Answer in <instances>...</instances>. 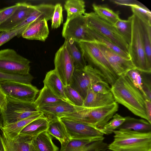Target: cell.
Here are the masks:
<instances>
[{"label": "cell", "mask_w": 151, "mask_h": 151, "mask_svg": "<svg viewBox=\"0 0 151 151\" xmlns=\"http://www.w3.org/2000/svg\"><path fill=\"white\" fill-rule=\"evenodd\" d=\"M63 8L61 4L57 3L55 6V9L52 19L51 27L52 29L58 28L63 21Z\"/></svg>", "instance_id": "40"}, {"label": "cell", "mask_w": 151, "mask_h": 151, "mask_svg": "<svg viewBox=\"0 0 151 151\" xmlns=\"http://www.w3.org/2000/svg\"><path fill=\"white\" fill-rule=\"evenodd\" d=\"M145 108L148 122L151 124V100L147 99L145 100Z\"/></svg>", "instance_id": "45"}, {"label": "cell", "mask_w": 151, "mask_h": 151, "mask_svg": "<svg viewBox=\"0 0 151 151\" xmlns=\"http://www.w3.org/2000/svg\"><path fill=\"white\" fill-rule=\"evenodd\" d=\"M61 145L60 151H105L107 149L108 145L104 140L70 139Z\"/></svg>", "instance_id": "15"}, {"label": "cell", "mask_w": 151, "mask_h": 151, "mask_svg": "<svg viewBox=\"0 0 151 151\" xmlns=\"http://www.w3.org/2000/svg\"><path fill=\"white\" fill-rule=\"evenodd\" d=\"M62 35L65 39H71L77 43L82 41L95 42L89 32L84 15H80L66 21L64 24Z\"/></svg>", "instance_id": "10"}, {"label": "cell", "mask_w": 151, "mask_h": 151, "mask_svg": "<svg viewBox=\"0 0 151 151\" xmlns=\"http://www.w3.org/2000/svg\"><path fill=\"white\" fill-rule=\"evenodd\" d=\"M96 42L103 55L119 76L125 75L129 71L136 69L131 59L125 58L102 44Z\"/></svg>", "instance_id": "14"}, {"label": "cell", "mask_w": 151, "mask_h": 151, "mask_svg": "<svg viewBox=\"0 0 151 151\" xmlns=\"http://www.w3.org/2000/svg\"><path fill=\"white\" fill-rule=\"evenodd\" d=\"M105 151H112L109 150H106Z\"/></svg>", "instance_id": "48"}, {"label": "cell", "mask_w": 151, "mask_h": 151, "mask_svg": "<svg viewBox=\"0 0 151 151\" xmlns=\"http://www.w3.org/2000/svg\"><path fill=\"white\" fill-rule=\"evenodd\" d=\"M28 27L26 26L17 28L12 30L0 32V46L18 35H21Z\"/></svg>", "instance_id": "39"}, {"label": "cell", "mask_w": 151, "mask_h": 151, "mask_svg": "<svg viewBox=\"0 0 151 151\" xmlns=\"http://www.w3.org/2000/svg\"><path fill=\"white\" fill-rule=\"evenodd\" d=\"M42 112L20 120L14 123L2 127L1 131L6 137L11 140L16 139L22 129L36 119L43 115Z\"/></svg>", "instance_id": "21"}, {"label": "cell", "mask_w": 151, "mask_h": 151, "mask_svg": "<svg viewBox=\"0 0 151 151\" xmlns=\"http://www.w3.org/2000/svg\"><path fill=\"white\" fill-rule=\"evenodd\" d=\"M30 61L13 49L0 50V72L17 75L29 73Z\"/></svg>", "instance_id": "9"}, {"label": "cell", "mask_w": 151, "mask_h": 151, "mask_svg": "<svg viewBox=\"0 0 151 151\" xmlns=\"http://www.w3.org/2000/svg\"><path fill=\"white\" fill-rule=\"evenodd\" d=\"M74 106L75 111L64 117L100 129L111 119L119 109V105L116 101L96 107Z\"/></svg>", "instance_id": "2"}, {"label": "cell", "mask_w": 151, "mask_h": 151, "mask_svg": "<svg viewBox=\"0 0 151 151\" xmlns=\"http://www.w3.org/2000/svg\"><path fill=\"white\" fill-rule=\"evenodd\" d=\"M143 89L147 99L151 100V83L149 81L142 77Z\"/></svg>", "instance_id": "43"}, {"label": "cell", "mask_w": 151, "mask_h": 151, "mask_svg": "<svg viewBox=\"0 0 151 151\" xmlns=\"http://www.w3.org/2000/svg\"><path fill=\"white\" fill-rule=\"evenodd\" d=\"M132 33L128 53L136 69L149 74L147 67L146 60L144 45L141 36L139 20L133 14Z\"/></svg>", "instance_id": "7"}, {"label": "cell", "mask_w": 151, "mask_h": 151, "mask_svg": "<svg viewBox=\"0 0 151 151\" xmlns=\"http://www.w3.org/2000/svg\"><path fill=\"white\" fill-rule=\"evenodd\" d=\"M94 12L100 18L114 25L120 19L119 12H115L107 7L93 3Z\"/></svg>", "instance_id": "30"}, {"label": "cell", "mask_w": 151, "mask_h": 151, "mask_svg": "<svg viewBox=\"0 0 151 151\" xmlns=\"http://www.w3.org/2000/svg\"><path fill=\"white\" fill-rule=\"evenodd\" d=\"M85 2L82 0H68L64 5V8L67 13L66 21L85 13Z\"/></svg>", "instance_id": "29"}, {"label": "cell", "mask_w": 151, "mask_h": 151, "mask_svg": "<svg viewBox=\"0 0 151 151\" xmlns=\"http://www.w3.org/2000/svg\"><path fill=\"white\" fill-rule=\"evenodd\" d=\"M49 122V120L43 115L27 125L21 131L19 136L35 137L47 131Z\"/></svg>", "instance_id": "23"}, {"label": "cell", "mask_w": 151, "mask_h": 151, "mask_svg": "<svg viewBox=\"0 0 151 151\" xmlns=\"http://www.w3.org/2000/svg\"><path fill=\"white\" fill-rule=\"evenodd\" d=\"M133 15L127 20L120 19L114 25L118 32L129 45L131 39Z\"/></svg>", "instance_id": "32"}, {"label": "cell", "mask_w": 151, "mask_h": 151, "mask_svg": "<svg viewBox=\"0 0 151 151\" xmlns=\"http://www.w3.org/2000/svg\"><path fill=\"white\" fill-rule=\"evenodd\" d=\"M0 151H6V149L2 137L1 132L0 131Z\"/></svg>", "instance_id": "46"}, {"label": "cell", "mask_w": 151, "mask_h": 151, "mask_svg": "<svg viewBox=\"0 0 151 151\" xmlns=\"http://www.w3.org/2000/svg\"></svg>", "instance_id": "50"}, {"label": "cell", "mask_w": 151, "mask_h": 151, "mask_svg": "<svg viewBox=\"0 0 151 151\" xmlns=\"http://www.w3.org/2000/svg\"><path fill=\"white\" fill-rule=\"evenodd\" d=\"M86 61L98 70L110 86L119 77L95 42L82 41L78 43Z\"/></svg>", "instance_id": "4"}, {"label": "cell", "mask_w": 151, "mask_h": 151, "mask_svg": "<svg viewBox=\"0 0 151 151\" xmlns=\"http://www.w3.org/2000/svg\"><path fill=\"white\" fill-rule=\"evenodd\" d=\"M54 70L65 86H70L75 68L64 42L56 53Z\"/></svg>", "instance_id": "13"}, {"label": "cell", "mask_w": 151, "mask_h": 151, "mask_svg": "<svg viewBox=\"0 0 151 151\" xmlns=\"http://www.w3.org/2000/svg\"><path fill=\"white\" fill-rule=\"evenodd\" d=\"M125 120V117L116 113L113 115L111 119L101 130L104 135H109L113 133V131L121 125Z\"/></svg>", "instance_id": "35"}, {"label": "cell", "mask_w": 151, "mask_h": 151, "mask_svg": "<svg viewBox=\"0 0 151 151\" xmlns=\"http://www.w3.org/2000/svg\"><path fill=\"white\" fill-rule=\"evenodd\" d=\"M1 134L6 151H29L33 137L19 136L17 138L11 140L2 131Z\"/></svg>", "instance_id": "22"}, {"label": "cell", "mask_w": 151, "mask_h": 151, "mask_svg": "<svg viewBox=\"0 0 151 151\" xmlns=\"http://www.w3.org/2000/svg\"><path fill=\"white\" fill-rule=\"evenodd\" d=\"M29 151H37L34 147L32 144L31 145Z\"/></svg>", "instance_id": "47"}, {"label": "cell", "mask_w": 151, "mask_h": 151, "mask_svg": "<svg viewBox=\"0 0 151 151\" xmlns=\"http://www.w3.org/2000/svg\"><path fill=\"white\" fill-rule=\"evenodd\" d=\"M88 29L89 32L93 37L95 42L102 44L125 58L128 60L131 59L129 54L124 52L111 41L98 33L88 28Z\"/></svg>", "instance_id": "34"}, {"label": "cell", "mask_w": 151, "mask_h": 151, "mask_svg": "<svg viewBox=\"0 0 151 151\" xmlns=\"http://www.w3.org/2000/svg\"><path fill=\"white\" fill-rule=\"evenodd\" d=\"M8 100L7 96L4 91L0 88V111H5L7 108Z\"/></svg>", "instance_id": "44"}, {"label": "cell", "mask_w": 151, "mask_h": 151, "mask_svg": "<svg viewBox=\"0 0 151 151\" xmlns=\"http://www.w3.org/2000/svg\"><path fill=\"white\" fill-rule=\"evenodd\" d=\"M113 141L108 145L112 151H151V132L131 130H114Z\"/></svg>", "instance_id": "3"}, {"label": "cell", "mask_w": 151, "mask_h": 151, "mask_svg": "<svg viewBox=\"0 0 151 151\" xmlns=\"http://www.w3.org/2000/svg\"><path fill=\"white\" fill-rule=\"evenodd\" d=\"M64 91L68 103L76 106H83L84 99L70 86H65Z\"/></svg>", "instance_id": "36"}, {"label": "cell", "mask_w": 151, "mask_h": 151, "mask_svg": "<svg viewBox=\"0 0 151 151\" xmlns=\"http://www.w3.org/2000/svg\"><path fill=\"white\" fill-rule=\"evenodd\" d=\"M49 33L47 21L44 19L28 27L21 35L27 39L45 41Z\"/></svg>", "instance_id": "19"}, {"label": "cell", "mask_w": 151, "mask_h": 151, "mask_svg": "<svg viewBox=\"0 0 151 151\" xmlns=\"http://www.w3.org/2000/svg\"><path fill=\"white\" fill-rule=\"evenodd\" d=\"M106 83L98 70L88 65L83 69H75L70 86L84 99L88 90L92 85Z\"/></svg>", "instance_id": "8"}, {"label": "cell", "mask_w": 151, "mask_h": 151, "mask_svg": "<svg viewBox=\"0 0 151 151\" xmlns=\"http://www.w3.org/2000/svg\"><path fill=\"white\" fill-rule=\"evenodd\" d=\"M110 86L107 83H98L92 85L91 88L96 93L106 94L111 92Z\"/></svg>", "instance_id": "42"}, {"label": "cell", "mask_w": 151, "mask_h": 151, "mask_svg": "<svg viewBox=\"0 0 151 151\" xmlns=\"http://www.w3.org/2000/svg\"><path fill=\"white\" fill-rule=\"evenodd\" d=\"M60 119L71 139L104 140V134L101 129L65 117Z\"/></svg>", "instance_id": "12"}, {"label": "cell", "mask_w": 151, "mask_h": 151, "mask_svg": "<svg viewBox=\"0 0 151 151\" xmlns=\"http://www.w3.org/2000/svg\"><path fill=\"white\" fill-rule=\"evenodd\" d=\"M33 79V76L30 73L27 75H17L0 72V81H8L31 84Z\"/></svg>", "instance_id": "37"}, {"label": "cell", "mask_w": 151, "mask_h": 151, "mask_svg": "<svg viewBox=\"0 0 151 151\" xmlns=\"http://www.w3.org/2000/svg\"><path fill=\"white\" fill-rule=\"evenodd\" d=\"M18 6L13 14L0 25V32L17 28L35 9L36 5L26 2H18Z\"/></svg>", "instance_id": "16"}, {"label": "cell", "mask_w": 151, "mask_h": 151, "mask_svg": "<svg viewBox=\"0 0 151 151\" xmlns=\"http://www.w3.org/2000/svg\"><path fill=\"white\" fill-rule=\"evenodd\" d=\"M18 6L17 3L15 5L1 9L0 25L4 23L13 14Z\"/></svg>", "instance_id": "41"}, {"label": "cell", "mask_w": 151, "mask_h": 151, "mask_svg": "<svg viewBox=\"0 0 151 151\" xmlns=\"http://www.w3.org/2000/svg\"><path fill=\"white\" fill-rule=\"evenodd\" d=\"M129 6L131 7L133 14L145 23L151 25V12L146 7L136 0H132Z\"/></svg>", "instance_id": "31"}, {"label": "cell", "mask_w": 151, "mask_h": 151, "mask_svg": "<svg viewBox=\"0 0 151 151\" xmlns=\"http://www.w3.org/2000/svg\"><path fill=\"white\" fill-rule=\"evenodd\" d=\"M50 120L55 118L60 119L73 112L74 106L70 104L62 101L42 106L37 108Z\"/></svg>", "instance_id": "17"}, {"label": "cell", "mask_w": 151, "mask_h": 151, "mask_svg": "<svg viewBox=\"0 0 151 151\" xmlns=\"http://www.w3.org/2000/svg\"><path fill=\"white\" fill-rule=\"evenodd\" d=\"M0 10H1V9H0Z\"/></svg>", "instance_id": "49"}, {"label": "cell", "mask_w": 151, "mask_h": 151, "mask_svg": "<svg viewBox=\"0 0 151 151\" xmlns=\"http://www.w3.org/2000/svg\"><path fill=\"white\" fill-rule=\"evenodd\" d=\"M7 97L6 109L5 111H0L2 127L41 112L37 110L34 103L20 101L7 96Z\"/></svg>", "instance_id": "6"}, {"label": "cell", "mask_w": 151, "mask_h": 151, "mask_svg": "<svg viewBox=\"0 0 151 151\" xmlns=\"http://www.w3.org/2000/svg\"><path fill=\"white\" fill-rule=\"evenodd\" d=\"M115 101L111 92L106 94H100L94 92L91 88L88 90L84 99L83 106L88 108L101 107Z\"/></svg>", "instance_id": "18"}, {"label": "cell", "mask_w": 151, "mask_h": 151, "mask_svg": "<svg viewBox=\"0 0 151 151\" xmlns=\"http://www.w3.org/2000/svg\"><path fill=\"white\" fill-rule=\"evenodd\" d=\"M84 15L89 29L106 38L124 52L129 54V45L114 25L100 18L94 12L85 13Z\"/></svg>", "instance_id": "5"}, {"label": "cell", "mask_w": 151, "mask_h": 151, "mask_svg": "<svg viewBox=\"0 0 151 151\" xmlns=\"http://www.w3.org/2000/svg\"></svg>", "instance_id": "51"}, {"label": "cell", "mask_w": 151, "mask_h": 151, "mask_svg": "<svg viewBox=\"0 0 151 151\" xmlns=\"http://www.w3.org/2000/svg\"><path fill=\"white\" fill-rule=\"evenodd\" d=\"M139 20L145 54L147 69L149 73H150L151 72V25L145 23L139 19Z\"/></svg>", "instance_id": "25"}, {"label": "cell", "mask_w": 151, "mask_h": 151, "mask_svg": "<svg viewBox=\"0 0 151 151\" xmlns=\"http://www.w3.org/2000/svg\"><path fill=\"white\" fill-rule=\"evenodd\" d=\"M64 42L73 61L75 69H83L87 65L86 62L80 48L79 49L76 46L77 43L71 39H65Z\"/></svg>", "instance_id": "28"}, {"label": "cell", "mask_w": 151, "mask_h": 151, "mask_svg": "<svg viewBox=\"0 0 151 151\" xmlns=\"http://www.w3.org/2000/svg\"><path fill=\"white\" fill-rule=\"evenodd\" d=\"M0 88L11 99L31 103H34L39 92L31 83L8 81H0Z\"/></svg>", "instance_id": "11"}, {"label": "cell", "mask_w": 151, "mask_h": 151, "mask_svg": "<svg viewBox=\"0 0 151 151\" xmlns=\"http://www.w3.org/2000/svg\"><path fill=\"white\" fill-rule=\"evenodd\" d=\"M43 82L44 86L48 88L54 94L68 102L65 93V86L54 69L47 73Z\"/></svg>", "instance_id": "20"}, {"label": "cell", "mask_w": 151, "mask_h": 151, "mask_svg": "<svg viewBox=\"0 0 151 151\" xmlns=\"http://www.w3.org/2000/svg\"><path fill=\"white\" fill-rule=\"evenodd\" d=\"M62 101H64L57 97L48 88L44 86L40 91L34 103L37 109L42 106Z\"/></svg>", "instance_id": "33"}, {"label": "cell", "mask_w": 151, "mask_h": 151, "mask_svg": "<svg viewBox=\"0 0 151 151\" xmlns=\"http://www.w3.org/2000/svg\"><path fill=\"white\" fill-rule=\"evenodd\" d=\"M111 91L116 102L148 122L145 108L146 99L126 75L119 77L111 86Z\"/></svg>", "instance_id": "1"}, {"label": "cell", "mask_w": 151, "mask_h": 151, "mask_svg": "<svg viewBox=\"0 0 151 151\" xmlns=\"http://www.w3.org/2000/svg\"><path fill=\"white\" fill-rule=\"evenodd\" d=\"M141 73V72L135 69L129 71L125 75L133 85L141 91L146 99L147 98L143 89L142 76Z\"/></svg>", "instance_id": "38"}, {"label": "cell", "mask_w": 151, "mask_h": 151, "mask_svg": "<svg viewBox=\"0 0 151 151\" xmlns=\"http://www.w3.org/2000/svg\"><path fill=\"white\" fill-rule=\"evenodd\" d=\"M46 131L49 134L58 140L61 144L70 139L64 125L59 118L49 120Z\"/></svg>", "instance_id": "27"}, {"label": "cell", "mask_w": 151, "mask_h": 151, "mask_svg": "<svg viewBox=\"0 0 151 151\" xmlns=\"http://www.w3.org/2000/svg\"><path fill=\"white\" fill-rule=\"evenodd\" d=\"M32 144L37 151H58L59 148L52 141L50 135L43 132L33 138Z\"/></svg>", "instance_id": "26"}, {"label": "cell", "mask_w": 151, "mask_h": 151, "mask_svg": "<svg viewBox=\"0 0 151 151\" xmlns=\"http://www.w3.org/2000/svg\"><path fill=\"white\" fill-rule=\"evenodd\" d=\"M125 118L124 122L116 129L131 130L143 133L151 132V124L145 119L129 116Z\"/></svg>", "instance_id": "24"}]
</instances>
